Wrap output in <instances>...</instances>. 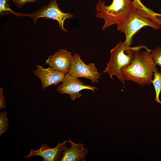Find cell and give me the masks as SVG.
I'll return each instance as SVG.
<instances>
[{
    "mask_svg": "<svg viewBox=\"0 0 161 161\" xmlns=\"http://www.w3.org/2000/svg\"><path fill=\"white\" fill-rule=\"evenodd\" d=\"M151 51L150 49L135 51L131 63L121 70L125 81H132L142 86L151 84L154 73L158 71Z\"/></svg>",
    "mask_w": 161,
    "mask_h": 161,
    "instance_id": "cell-1",
    "label": "cell"
},
{
    "mask_svg": "<svg viewBox=\"0 0 161 161\" xmlns=\"http://www.w3.org/2000/svg\"><path fill=\"white\" fill-rule=\"evenodd\" d=\"M142 48L148 49L145 46L130 47L125 41L120 42L110 51L111 56L109 62L103 71L111 79L115 75L125 84V80L121 74V70L128 66L132 62L136 51Z\"/></svg>",
    "mask_w": 161,
    "mask_h": 161,
    "instance_id": "cell-2",
    "label": "cell"
},
{
    "mask_svg": "<svg viewBox=\"0 0 161 161\" xmlns=\"http://www.w3.org/2000/svg\"><path fill=\"white\" fill-rule=\"evenodd\" d=\"M105 3L99 0L96 6V17L104 21L103 30L110 26L119 24L134 9L132 1L130 0H112L108 6Z\"/></svg>",
    "mask_w": 161,
    "mask_h": 161,
    "instance_id": "cell-3",
    "label": "cell"
},
{
    "mask_svg": "<svg viewBox=\"0 0 161 161\" xmlns=\"http://www.w3.org/2000/svg\"><path fill=\"white\" fill-rule=\"evenodd\" d=\"M117 25V30L125 34V42L129 46L132 43L134 35L142 28L148 26L157 30L160 27L138 12L134 7L126 17Z\"/></svg>",
    "mask_w": 161,
    "mask_h": 161,
    "instance_id": "cell-4",
    "label": "cell"
},
{
    "mask_svg": "<svg viewBox=\"0 0 161 161\" xmlns=\"http://www.w3.org/2000/svg\"><path fill=\"white\" fill-rule=\"evenodd\" d=\"M17 16H29L31 17L35 24L37 19L40 18L44 19H52L57 21L59 23V27L62 30L66 32L67 30L64 27L65 20L73 17L72 14L69 13H65L60 10L56 0H51L47 5L38 10L30 13H12Z\"/></svg>",
    "mask_w": 161,
    "mask_h": 161,
    "instance_id": "cell-5",
    "label": "cell"
},
{
    "mask_svg": "<svg viewBox=\"0 0 161 161\" xmlns=\"http://www.w3.org/2000/svg\"><path fill=\"white\" fill-rule=\"evenodd\" d=\"M76 78L84 77L89 79L92 83H97L101 74L97 71L95 65L93 63L85 64L78 53L73 55L71 66L68 73Z\"/></svg>",
    "mask_w": 161,
    "mask_h": 161,
    "instance_id": "cell-6",
    "label": "cell"
},
{
    "mask_svg": "<svg viewBox=\"0 0 161 161\" xmlns=\"http://www.w3.org/2000/svg\"><path fill=\"white\" fill-rule=\"evenodd\" d=\"M90 90L95 92L97 89L96 87L92 85H86L78 78L74 77L69 74H66L62 83L58 86L56 90L61 94L66 93L69 94L72 100L80 98L81 94L80 92L83 89Z\"/></svg>",
    "mask_w": 161,
    "mask_h": 161,
    "instance_id": "cell-7",
    "label": "cell"
},
{
    "mask_svg": "<svg viewBox=\"0 0 161 161\" xmlns=\"http://www.w3.org/2000/svg\"><path fill=\"white\" fill-rule=\"evenodd\" d=\"M73 58L71 52L61 49L49 56L45 63L56 71L66 74L70 70Z\"/></svg>",
    "mask_w": 161,
    "mask_h": 161,
    "instance_id": "cell-8",
    "label": "cell"
},
{
    "mask_svg": "<svg viewBox=\"0 0 161 161\" xmlns=\"http://www.w3.org/2000/svg\"><path fill=\"white\" fill-rule=\"evenodd\" d=\"M67 142L68 141H65L61 143H59L54 148L50 147L47 143L43 144L40 148L36 150L32 148L29 154L25 156V158L28 159L32 156H40L43 158V161H60L62 155L61 154L66 148Z\"/></svg>",
    "mask_w": 161,
    "mask_h": 161,
    "instance_id": "cell-9",
    "label": "cell"
},
{
    "mask_svg": "<svg viewBox=\"0 0 161 161\" xmlns=\"http://www.w3.org/2000/svg\"><path fill=\"white\" fill-rule=\"evenodd\" d=\"M36 67L37 69L33 72L41 80L42 89L52 85L55 86L62 82L66 74L50 67L44 68L42 66L37 65Z\"/></svg>",
    "mask_w": 161,
    "mask_h": 161,
    "instance_id": "cell-10",
    "label": "cell"
},
{
    "mask_svg": "<svg viewBox=\"0 0 161 161\" xmlns=\"http://www.w3.org/2000/svg\"><path fill=\"white\" fill-rule=\"evenodd\" d=\"M68 142L71 147L66 148L62 152L61 161H84L85 156L88 153V149L83 147L84 144L80 143L76 144L69 138Z\"/></svg>",
    "mask_w": 161,
    "mask_h": 161,
    "instance_id": "cell-11",
    "label": "cell"
},
{
    "mask_svg": "<svg viewBox=\"0 0 161 161\" xmlns=\"http://www.w3.org/2000/svg\"><path fill=\"white\" fill-rule=\"evenodd\" d=\"M154 79L151 81L155 91V100L157 102L161 104L159 96L161 91V72H156L154 73Z\"/></svg>",
    "mask_w": 161,
    "mask_h": 161,
    "instance_id": "cell-12",
    "label": "cell"
},
{
    "mask_svg": "<svg viewBox=\"0 0 161 161\" xmlns=\"http://www.w3.org/2000/svg\"><path fill=\"white\" fill-rule=\"evenodd\" d=\"M7 112L6 111L0 113V135L3 133L5 132L8 129V120L7 118Z\"/></svg>",
    "mask_w": 161,
    "mask_h": 161,
    "instance_id": "cell-13",
    "label": "cell"
},
{
    "mask_svg": "<svg viewBox=\"0 0 161 161\" xmlns=\"http://www.w3.org/2000/svg\"><path fill=\"white\" fill-rule=\"evenodd\" d=\"M10 0H0V17L13 12L10 8Z\"/></svg>",
    "mask_w": 161,
    "mask_h": 161,
    "instance_id": "cell-14",
    "label": "cell"
},
{
    "mask_svg": "<svg viewBox=\"0 0 161 161\" xmlns=\"http://www.w3.org/2000/svg\"><path fill=\"white\" fill-rule=\"evenodd\" d=\"M151 53L155 64L161 68V46L151 50Z\"/></svg>",
    "mask_w": 161,
    "mask_h": 161,
    "instance_id": "cell-15",
    "label": "cell"
},
{
    "mask_svg": "<svg viewBox=\"0 0 161 161\" xmlns=\"http://www.w3.org/2000/svg\"><path fill=\"white\" fill-rule=\"evenodd\" d=\"M16 6L18 8H21L27 3L35 2L38 0H12Z\"/></svg>",
    "mask_w": 161,
    "mask_h": 161,
    "instance_id": "cell-16",
    "label": "cell"
},
{
    "mask_svg": "<svg viewBox=\"0 0 161 161\" xmlns=\"http://www.w3.org/2000/svg\"><path fill=\"white\" fill-rule=\"evenodd\" d=\"M3 89L0 88V109H4L6 106L4 96L3 92Z\"/></svg>",
    "mask_w": 161,
    "mask_h": 161,
    "instance_id": "cell-17",
    "label": "cell"
}]
</instances>
